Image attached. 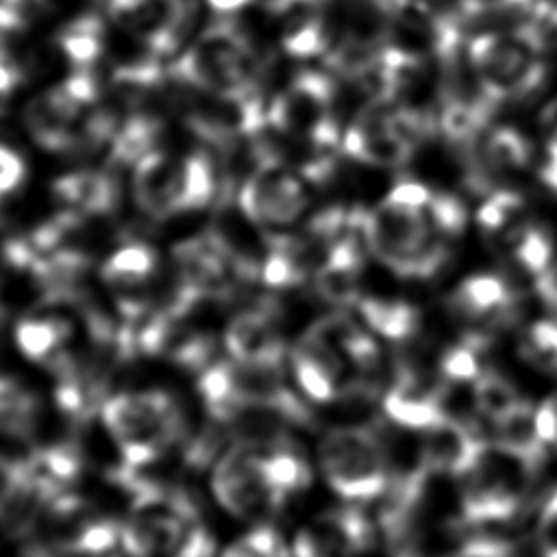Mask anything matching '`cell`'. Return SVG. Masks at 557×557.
<instances>
[{"label": "cell", "mask_w": 557, "mask_h": 557, "mask_svg": "<svg viewBox=\"0 0 557 557\" xmlns=\"http://www.w3.org/2000/svg\"><path fill=\"white\" fill-rule=\"evenodd\" d=\"M37 398L11 376H0V433L28 437L37 422Z\"/></svg>", "instance_id": "cell-32"}, {"label": "cell", "mask_w": 557, "mask_h": 557, "mask_svg": "<svg viewBox=\"0 0 557 557\" xmlns=\"http://www.w3.org/2000/svg\"><path fill=\"white\" fill-rule=\"evenodd\" d=\"M446 557H518L516 548L503 540L494 537H476L466 542L461 548Z\"/></svg>", "instance_id": "cell-43"}, {"label": "cell", "mask_w": 557, "mask_h": 557, "mask_svg": "<svg viewBox=\"0 0 557 557\" xmlns=\"http://www.w3.org/2000/svg\"><path fill=\"white\" fill-rule=\"evenodd\" d=\"M70 337V324L57 318H24L15 329L17 348L37 363L59 370L70 361L65 344Z\"/></svg>", "instance_id": "cell-25"}, {"label": "cell", "mask_w": 557, "mask_h": 557, "mask_svg": "<svg viewBox=\"0 0 557 557\" xmlns=\"http://www.w3.org/2000/svg\"><path fill=\"white\" fill-rule=\"evenodd\" d=\"M466 57L481 89L494 104L533 94L546 76L542 52L516 28L476 35L468 41Z\"/></svg>", "instance_id": "cell-6"}, {"label": "cell", "mask_w": 557, "mask_h": 557, "mask_svg": "<svg viewBox=\"0 0 557 557\" xmlns=\"http://www.w3.org/2000/svg\"><path fill=\"white\" fill-rule=\"evenodd\" d=\"M161 133V124L150 115L131 117L120 131L113 133L111 141V161L135 165L141 157L157 150V137Z\"/></svg>", "instance_id": "cell-34"}, {"label": "cell", "mask_w": 557, "mask_h": 557, "mask_svg": "<svg viewBox=\"0 0 557 557\" xmlns=\"http://www.w3.org/2000/svg\"><path fill=\"white\" fill-rule=\"evenodd\" d=\"M368 329L389 342H407L420 331V309L400 298H359L355 305Z\"/></svg>", "instance_id": "cell-26"}, {"label": "cell", "mask_w": 557, "mask_h": 557, "mask_svg": "<svg viewBox=\"0 0 557 557\" xmlns=\"http://www.w3.org/2000/svg\"><path fill=\"white\" fill-rule=\"evenodd\" d=\"M268 13L278 28L281 46L298 59L331 50L324 0H270Z\"/></svg>", "instance_id": "cell-19"}, {"label": "cell", "mask_w": 557, "mask_h": 557, "mask_svg": "<svg viewBox=\"0 0 557 557\" xmlns=\"http://www.w3.org/2000/svg\"><path fill=\"white\" fill-rule=\"evenodd\" d=\"M435 191L418 181H400L366 211V242L383 265L405 278H431L450 259L453 237L437 224Z\"/></svg>", "instance_id": "cell-1"}, {"label": "cell", "mask_w": 557, "mask_h": 557, "mask_svg": "<svg viewBox=\"0 0 557 557\" xmlns=\"http://www.w3.org/2000/svg\"><path fill=\"white\" fill-rule=\"evenodd\" d=\"M540 178L550 191L557 194V148L546 146V154L540 168Z\"/></svg>", "instance_id": "cell-48"}, {"label": "cell", "mask_w": 557, "mask_h": 557, "mask_svg": "<svg viewBox=\"0 0 557 557\" xmlns=\"http://www.w3.org/2000/svg\"><path fill=\"white\" fill-rule=\"evenodd\" d=\"M237 200L250 222L281 226L294 222L305 211L307 191L296 172L265 152L246 176Z\"/></svg>", "instance_id": "cell-10"}, {"label": "cell", "mask_w": 557, "mask_h": 557, "mask_svg": "<svg viewBox=\"0 0 557 557\" xmlns=\"http://www.w3.org/2000/svg\"><path fill=\"white\" fill-rule=\"evenodd\" d=\"M481 163L490 172H518L531 159L529 139L513 126H498L487 133L481 146ZM481 168V178H483Z\"/></svg>", "instance_id": "cell-30"}, {"label": "cell", "mask_w": 557, "mask_h": 557, "mask_svg": "<svg viewBox=\"0 0 557 557\" xmlns=\"http://www.w3.org/2000/svg\"><path fill=\"white\" fill-rule=\"evenodd\" d=\"M533 468L494 444L463 474L459 505L466 522H500L513 518L524 500Z\"/></svg>", "instance_id": "cell-7"}, {"label": "cell", "mask_w": 557, "mask_h": 557, "mask_svg": "<svg viewBox=\"0 0 557 557\" xmlns=\"http://www.w3.org/2000/svg\"><path fill=\"white\" fill-rule=\"evenodd\" d=\"M350 366L352 363L339 350L311 331H307L292 348V368L296 381L302 392L318 403H331L361 387V383L348 379Z\"/></svg>", "instance_id": "cell-16"}, {"label": "cell", "mask_w": 557, "mask_h": 557, "mask_svg": "<svg viewBox=\"0 0 557 557\" xmlns=\"http://www.w3.org/2000/svg\"><path fill=\"white\" fill-rule=\"evenodd\" d=\"M535 0H457L466 15H485L498 11H527Z\"/></svg>", "instance_id": "cell-44"}, {"label": "cell", "mask_w": 557, "mask_h": 557, "mask_svg": "<svg viewBox=\"0 0 557 557\" xmlns=\"http://www.w3.org/2000/svg\"><path fill=\"white\" fill-rule=\"evenodd\" d=\"M481 350H483V339L476 335L446 348L440 359L442 379H448L455 383H474L485 372L481 363Z\"/></svg>", "instance_id": "cell-37"}, {"label": "cell", "mask_w": 557, "mask_h": 557, "mask_svg": "<svg viewBox=\"0 0 557 557\" xmlns=\"http://www.w3.org/2000/svg\"><path fill=\"white\" fill-rule=\"evenodd\" d=\"M420 2H429V0H374V4L385 11L387 15L405 9V7H411V4H420Z\"/></svg>", "instance_id": "cell-49"}, {"label": "cell", "mask_w": 557, "mask_h": 557, "mask_svg": "<svg viewBox=\"0 0 557 557\" xmlns=\"http://www.w3.org/2000/svg\"><path fill=\"white\" fill-rule=\"evenodd\" d=\"M535 422L544 444L557 448V392L535 407Z\"/></svg>", "instance_id": "cell-45"}, {"label": "cell", "mask_w": 557, "mask_h": 557, "mask_svg": "<svg viewBox=\"0 0 557 557\" xmlns=\"http://www.w3.org/2000/svg\"><path fill=\"white\" fill-rule=\"evenodd\" d=\"M494 446L524 461L533 470L544 461L548 446L540 437L535 407L531 403L522 400L513 411L494 422Z\"/></svg>", "instance_id": "cell-24"}, {"label": "cell", "mask_w": 557, "mask_h": 557, "mask_svg": "<svg viewBox=\"0 0 557 557\" xmlns=\"http://www.w3.org/2000/svg\"><path fill=\"white\" fill-rule=\"evenodd\" d=\"M318 461L324 481L344 500H372L389 485L385 446L370 429L329 431L318 446Z\"/></svg>", "instance_id": "cell-5"}, {"label": "cell", "mask_w": 557, "mask_h": 557, "mask_svg": "<svg viewBox=\"0 0 557 557\" xmlns=\"http://www.w3.org/2000/svg\"><path fill=\"white\" fill-rule=\"evenodd\" d=\"M372 542V527L359 509H329L309 520L292 544L294 557H359Z\"/></svg>", "instance_id": "cell-15"}, {"label": "cell", "mask_w": 557, "mask_h": 557, "mask_svg": "<svg viewBox=\"0 0 557 557\" xmlns=\"http://www.w3.org/2000/svg\"><path fill=\"white\" fill-rule=\"evenodd\" d=\"M100 418L120 450L122 466L135 470L157 461L185 433L183 411L161 389L109 396Z\"/></svg>", "instance_id": "cell-4"}, {"label": "cell", "mask_w": 557, "mask_h": 557, "mask_svg": "<svg viewBox=\"0 0 557 557\" xmlns=\"http://www.w3.org/2000/svg\"><path fill=\"white\" fill-rule=\"evenodd\" d=\"M503 246L507 248V252L511 255V259L535 278H540L542 274H546L555 263H553V255H555V246H553V237L550 233L533 222H527L522 228H518L511 237H507L503 242Z\"/></svg>", "instance_id": "cell-31"}, {"label": "cell", "mask_w": 557, "mask_h": 557, "mask_svg": "<svg viewBox=\"0 0 557 557\" xmlns=\"http://www.w3.org/2000/svg\"><path fill=\"white\" fill-rule=\"evenodd\" d=\"M265 446L268 444L242 440L233 444L213 466V496L235 518L265 516L276 511L287 500L272 483L265 461Z\"/></svg>", "instance_id": "cell-8"}, {"label": "cell", "mask_w": 557, "mask_h": 557, "mask_svg": "<svg viewBox=\"0 0 557 557\" xmlns=\"http://www.w3.org/2000/svg\"><path fill=\"white\" fill-rule=\"evenodd\" d=\"M268 124L278 133L305 141L313 152L337 148L333 117V83L322 74H300L268 109Z\"/></svg>", "instance_id": "cell-9"}, {"label": "cell", "mask_w": 557, "mask_h": 557, "mask_svg": "<svg viewBox=\"0 0 557 557\" xmlns=\"http://www.w3.org/2000/svg\"><path fill=\"white\" fill-rule=\"evenodd\" d=\"M520 355L537 370L557 372V315L535 320L527 329L520 342Z\"/></svg>", "instance_id": "cell-36"}, {"label": "cell", "mask_w": 557, "mask_h": 557, "mask_svg": "<svg viewBox=\"0 0 557 557\" xmlns=\"http://www.w3.org/2000/svg\"><path fill=\"white\" fill-rule=\"evenodd\" d=\"M224 346L235 361L283 366L285 359L283 335L268 309L237 313L224 329Z\"/></svg>", "instance_id": "cell-20"}, {"label": "cell", "mask_w": 557, "mask_h": 557, "mask_svg": "<svg viewBox=\"0 0 557 557\" xmlns=\"http://www.w3.org/2000/svg\"><path fill=\"white\" fill-rule=\"evenodd\" d=\"M444 385L413 368H403L383 396L385 416L403 429L426 431L444 416Z\"/></svg>", "instance_id": "cell-17"}, {"label": "cell", "mask_w": 557, "mask_h": 557, "mask_svg": "<svg viewBox=\"0 0 557 557\" xmlns=\"http://www.w3.org/2000/svg\"><path fill=\"white\" fill-rule=\"evenodd\" d=\"M181 287L191 296H226L242 278L250 274V263L239 259L228 242L218 233H202L187 239L174 250Z\"/></svg>", "instance_id": "cell-11"}, {"label": "cell", "mask_w": 557, "mask_h": 557, "mask_svg": "<svg viewBox=\"0 0 557 557\" xmlns=\"http://www.w3.org/2000/svg\"><path fill=\"white\" fill-rule=\"evenodd\" d=\"M159 268L157 252L141 242H131L109 255L102 265V281L122 294H133L144 287Z\"/></svg>", "instance_id": "cell-27"}, {"label": "cell", "mask_w": 557, "mask_h": 557, "mask_svg": "<svg viewBox=\"0 0 557 557\" xmlns=\"http://www.w3.org/2000/svg\"><path fill=\"white\" fill-rule=\"evenodd\" d=\"M26 557H72V555L52 544H44V546H35L33 550H28Z\"/></svg>", "instance_id": "cell-50"}, {"label": "cell", "mask_w": 557, "mask_h": 557, "mask_svg": "<svg viewBox=\"0 0 557 557\" xmlns=\"http://www.w3.org/2000/svg\"><path fill=\"white\" fill-rule=\"evenodd\" d=\"M220 557H292L283 537L268 524L255 527L235 540Z\"/></svg>", "instance_id": "cell-39"}, {"label": "cell", "mask_w": 557, "mask_h": 557, "mask_svg": "<svg viewBox=\"0 0 557 557\" xmlns=\"http://www.w3.org/2000/svg\"><path fill=\"white\" fill-rule=\"evenodd\" d=\"M172 74L207 96L246 98L257 96L261 57L242 28L233 22H218L176 59Z\"/></svg>", "instance_id": "cell-3"}, {"label": "cell", "mask_w": 557, "mask_h": 557, "mask_svg": "<svg viewBox=\"0 0 557 557\" xmlns=\"http://www.w3.org/2000/svg\"><path fill=\"white\" fill-rule=\"evenodd\" d=\"M522 403L518 389L498 372L485 370L474 381V405L494 424Z\"/></svg>", "instance_id": "cell-35"}, {"label": "cell", "mask_w": 557, "mask_h": 557, "mask_svg": "<svg viewBox=\"0 0 557 557\" xmlns=\"http://www.w3.org/2000/svg\"><path fill=\"white\" fill-rule=\"evenodd\" d=\"M107 11L157 57L176 50L194 17L191 0H107Z\"/></svg>", "instance_id": "cell-12"}, {"label": "cell", "mask_w": 557, "mask_h": 557, "mask_svg": "<svg viewBox=\"0 0 557 557\" xmlns=\"http://www.w3.org/2000/svg\"><path fill=\"white\" fill-rule=\"evenodd\" d=\"M111 476L131 494L128 518L122 522V550L128 557H213V537L185 492L126 466Z\"/></svg>", "instance_id": "cell-2"}, {"label": "cell", "mask_w": 557, "mask_h": 557, "mask_svg": "<svg viewBox=\"0 0 557 557\" xmlns=\"http://www.w3.org/2000/svg\"><path fill=\"white\" fill-rule=\"evenodd\" d=\"M83 468L81 453L74 444H50L35 448L28 457L20 459L22 494L17 503L28 507L48 509L59 498L72 494V485Z\"/></svg>", "instance_id": "cell-13"}, {"label": "cell", "mask_w": 557, "mask_h": 557, "mask_svg": "<svg viewBox=\"0 0 557 557\" xmlns=\"http://www.w3.org/2000/svg\"><path fill=\"white\" fill-rule=\"evenodd\" d=\"M540 557H557V490L546 498L537 520Z\"/></svg>", "instance_id": "cell-40"}, {"label": "cell", "mask_w": 557, "mask_h": 557, "mask_svg": "<svg viewBox=\"0 0 557 557\" xmlns=\"http://www.w3.org/2000/svg\"><path fill=\"white\" fill-rule=\"evenodd\" d=\"M342 150L355 161L376 168H398L416 152L392 122V102H370L361 109L344 133Z\"/></svg>", "instance_id": "cell-14"}, {"label": "cell", "mask_w": 557, "mask_h": 557, "mask_svg": "<svg viewBox=\"0 0 557 557\" xmlns=\"http://www.w3.org/2000/svg\"><path fill=\"white\" fill-rule=\"evenodd\" d=\"M52 194L76 215H104L113 211L120 198L117 183L109 174L87 170L57 178Z\"/></svg>", "instance_id": "cell-23"}, {"label": "cell", "mask_w": 557, "mask_h": 557, "mask_svg": "<svg viewBox=\"0 0 557 557\" xmlns=\"http://www.w3.org/2000/svg\"><path fill=\"white\" fill-rule=\"evenodd\" d=\"M57 44L74 65L87 67L104 50V24L96 15H81L59 30Z\"/></svg>", "instance_id": "cell-33"}, {"label": "cell", "mask_w": 557, "mask_h": 557, "mask_svg": "<svg viewBox=\"0 0 557 557\" xmlns=\"http://www.w3.org/2000/svg\"><path fill=\"white\" fill-rule=\"evenodd\" d=\"M448 307L468 322H503L516 309L511 285L490 272L466 276L448 296Z\"/></svg>", "instance_id": "cell-21"}, {"label": "cell", "mask_w": 557, "mask_h": 557, "mask_svg": "<svg viewBox=\"0 0 557 557\" xmlns=\"http://www.w3.org/2000/svg\"><path fill=\"white\" fill-rule=\"evenodd\" d=\"M516 30L533 44L542 54L557 46V4L535 0L527 11Z\"/></svg>", "instance_id": "cell-38"}, {"label": "cell", "mask_w": 557, "mask_h": 557, "mask_svg": "<svg viewBox=\"0 0 557 557\" xmlns=\"http://www.w3.org/2000/svg\"><path fill=\"white\" fill-rule=\"evenodd\" d=\"M218 174L211 157L196 150L178 159L176 172V213L207 207L218 191Z\"/></svg>", "instance_id": "cell-28"}, {"label": "cell", "mask_w": 557, "mask_h": 557, "mask_svg": "<svg viewBox=\"0 0 557 557\" xmlns=\"http://www.w3.org/2000/svg\"><path fill=\"white\" fill-rule=\"evenodd\" d=\"M540 124L546 133V146L548 148H557V98L550 100L540 117Z\"/></svg>", "instance_id": "cell-47"}, {"label": "cell", "mask_w": 557, "mask_h": 557, "mask_svg": "<svg viewBox=\"0 0 557 557\" xmlns=\"http://www.w3.org/2000/svg\"><path fill=\"white\" fill-rule=\"evenodd\" d=\"M178 161L152 150L133 165V196L137 207L154 218L168 220L176 213Z\"/></svg>", "instance_id": "cell-22"}, {"label": "cell", "mask_w": 557, "mask_h": 557, "mask_svg": "<svg viewBox=\"0 0 557 557\" xmlns=\"http://www.w3.org/2000/svg\"><path fill=\"white\" fill-rule=\"evenodd\" d=\"M22 83V70L11 52H0V96L11 94Z\"/></svg>", "instance_id": "cell-46"}, {"label": "cell", "mask_w": 557, "mask_h": 557, "mask_svg": "<svg viewBox=\"0 0 557 557\" xmlns=\"http://www.w3.org/2000/svg\"><path fill=\"white\" fill-rule=\"evenodd\" d=\"M22 494L20 461L0 455V516L7 513Z\"/></svg>", "instance_id": "cell-41"}, {"label": "cell", "mask_w": 557, "mask_h": 557, "mask_svg": "<svg viewBox=\"0 0 557 557\" xmlns=\"http://www.w3.org/2000/svg\"><path fill=\"white\" fill-rule=\"evenodd\" d=\"M527 222V202L518 191L511 189L492 191L476 211V224L481 226V231L490 239H498L500 244Z\"/></svg>", "instance_id": "cell-29"}, {"label": "cell", "mask_w": 557, "mask_h": 557, "mask_svg": "<svg viewBox=\"0 0 557 557\" xmlns=\"http://www.w3.org/2000/svg\"><path fill=\"white\" fill-rule=\"evenodd\" d=\"M487 442L468 424L444 416L422 431L420 463L433 474L463 476L485 453Z\"/></svg>", "instance_id": "cell-18"}, {"label": "cell", "mask_w": 557, "mask_h": 557, "mask_svg": "<svg viewBox=\"0 0 557 557\" xmlns=\"http://www.w3.org/2000/svg\"><path fill=\"white\" fill-rule=\"evenodd\" d=\"M26 174L24 159L9 146L0 144V198L15 191Z\"/></svg>", "instance_id": "cell-42"}]
</instances>
